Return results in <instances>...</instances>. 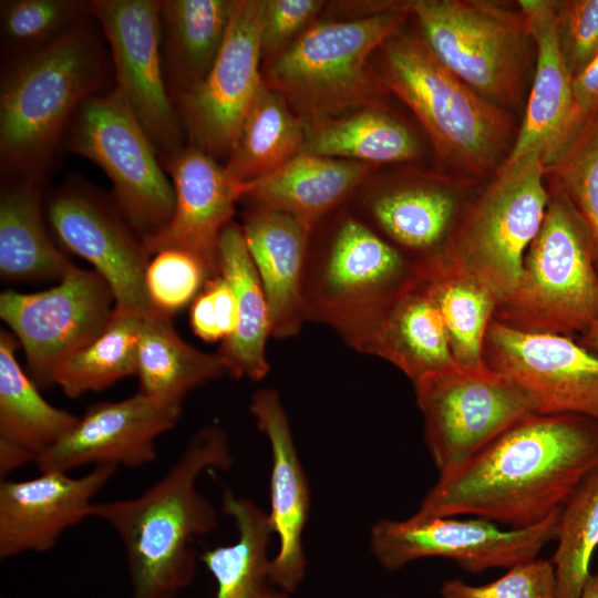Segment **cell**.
Masks as SVG:
<instances>
[{"mask_svg":"<svg viewBox=\"0 0 598 598\" xmlns=\"http://www.w3.org/2000/svg\"><path fill=\"white\" fill-rule=\"evenodd\" d=\"M598 466V421L529 414L458 468L439 475L414 515H474L511 529L561 509Z\"/></svg>","mask_w":598,"mask_h":598,"instance_id":"1","label":"cell"},{"mask_svg":"<svg viewBox=\"0 0 598 598\" xmlns=\"http://www.w3.org/2000/svg\"><path fill=\"white\" fill-rule=\"evenodd\" d=\"M231 465L226 433L206 425L142 494L93 503L90 517L106 523L123 543L131 598H175L192 584L196 556L190 544L218 522L214 505L196 486L197 478L206 470L226 471Z\"/></svg>","mask_w":598,"mask_h":598,"instance_id":"2","label":"cell"},{"mask_svg":"<svg viewBox=\"0 0 598 598\" xmlns=\"http://www.w3.org/2000/svg\"><path fill=\"white\" fill-rule=\"evenodd\" d=\"M90 17L6 69L0 87L4 177L42 178L75 111L106 91L110 64Z\"/></svg>","mask_w":598,"mask_h":598,"instance_id":"3","label":"cell"},{"mask_svg":"<svg viewBox=\"0 0 598 598\" xmlns=\"http://www.w3.org/2000/svg\"><path fill=\"white\" fill-rule=\"evenodd\" d=\"M333 218L319 237L310 233L306 318L331 327L349 347L367 353L384 313L419 268L351 212Z\"/></svg>","mask_w":598,"mask_h":598,"instance_id":"4","label":"cell"},{"mask_svg":"<svg viewBox=\"0 0 598 598\" xmlns=\"http://www.w3.org/2000/svg\"><path fill=\"white\" fill-rule=\"evenodd\" d=\"M382 49L385 85L416 115L437 154L477 176L496 172L514 145L509 113L451 72L424 39L395 33Z\"/></svg>","mask_w":598,"mask_h":598,"instance_id":"5","label":"cell"},{"mask_svg":"<svg viewBox=\"0 0 598 598\" xmlns=\"http://www.w3.org/2000/svg\"><path fill=\"white\" fill-rule=\"evenodd\" d=\"M409 12L410 2H404L369 17L313 23L271 58L264 82L291 102L306 123L362 107L375 89L369 58L398 33Z\"/></svg>","mask_w":598,"mask_h":598,"instance_id":"6","label":"cell"},{"mask_svg":"<svg viewBox=\"0 0 598 598\" xmlns=\"http://www.w3.org/2000/svg\"><path fill=\"white\" fill-rule=\"evenodd\" d=\"M549 193L518 281L494 319L529 332L584 334L598 321V266L576 213L554 186Z\"/></svg>","mask_w":598,"mask_h":598,"instance_id":"7","label":"cell"},{"mask_svg":"<svg viewBox=\"0 0 598 598\" xmlns=\"http://www.w3.org/2000/svg\"><path fill=\"white\" fill-rule=\"evenodd\" d=\"M410 12L451 72L506 111L519 105L532 39L522 11L481 0H415Z\"/></svg>","mask_w":598,"mask_h":598,"instance_id":"8","label":"cell"},{"mask_svg":"<svg viewBox=\"0 0 598 598\" xmlns=\"http://www.w3.org/2000/svg\"><path fill=\"white\" fill-rule=\"evenodd\" d=\"M546 172L536 153L504 162L437 256L478 278L498 303L514 290L542 228L550 198Z\"/></svg>","mask_w":598,"mask_h":598,"instance_id":"9","label":"cell"},{"mask_svg":"<svg viewBox=\"0 0 598 598\" xmlns=\"http://www.w3.org/2000/svg\"><path fill=\"white\" fill-rule=\"evenodd\" d=\"M64 142L105 172L117 206L142 238L169 223L175 208L173 184L155 145L115 87L79 106Z\"/></svg>","mask_w":598,"mask_h":598,"instance_id":"10","label":"cell"},{"mask_svg":"<svg viewBox=\"0 0 598 598\" xmlns=\"http://www.w3.org/2000/svg\"><path fill=\"white\" fill-rule=\"evenodd\" d=\"M114 309L105 279L74 265L48 290L0 295V317L22 347L27 373L39 389L54 385L60 365L106 329Z\"/></svg>","mask_w":598,"mask_h":598,"instance_id":"11","label":"cell"},{"mask_svg":"<svg viewBox=\"0 0 598 598\" xmlns=\"http://www.w3.org/2000/svg\"><path fill=\"white\" fill-rule=\"evenodd\" d=\"M413 384L426 445L440 475L458 468L535 413L524 393L492 370H447Z\"/></svg>","mask_w":598,"mask_h":598,"instance_id":"12","label":"cell"},{"mask_svg":"<svg viewBox=\"0 0 598 598\" xmlns=\"http://www.w3.org/2000/svg\"><path fill=\"white\" fill-rule=\"evenodd\" d=\"M560 509L537 525L502 529L481 518L455 516L380 519L370 532V548L378 563L394 571L422 558L453 560L470 573L513 568L537 558L556 539Z\"/></svg>","mask_w":598,"mask_h":598,"instance_id":"13","label":"cell"},{"mask_svg":"<svg viewBox=\"0 0 598 598\" xmlns=\"http://www.w3.org/2000/svg\"><path fill=\"white\" fill-rule=\"evenodd\" d=\"M264 0H238L206 76L174 100L189 144L214 158L230 154L264 85L260 62Z\"/></svg>","mask_w":598,"mask_h":598,"instance_id":"14","label":"cell"},{"mask_svg":"<svg viewBox=\"0 0 598 598\" xmlns=\"http://www.w3.org/2000/svg\"><path fill=\"white\" fill-rule=\"evenodd\" d=\"M47 223L69 251L93 265L111 287L116 315L153 312L145 274L151 252L116 202L79 182H68L50 196Z\"/></svg>","mask_w":598,"mask_h":598,"instance_id":"15","label":"cell"},{"mask_svg":"<svg viewBox=\"0 0 598 598\" xmlns=\"http://www.w3.org/2000/svg\"><path fill=\"white\" fill-rule=\"evenodd\" d=\"M484 360L524 393L535 413L598 421V355L570 337L524 331L493 319Z\"/></svg>","mask_w":598,"mask_h":598,"instance_id":"16","label":"cell"},{"mask_svg":"<svg viewBox=\"0 0 598 598\" xmlns=\"http://www.w3.org/2000/svg\"><path fill=\"white\" fill-rule=\"evenodd\" d=\"M109 43L116 85L159 155L185 136L169 95L161 49L159 0H93Z\"/></svg>","mask_w":598,"mask_h":598,"instance_id":"17","label":"cell"},{"mask_svg":"<svg viewBox=\"0 0 598 598\" xmlns=\"http://www.w3.org/2000/svg\"><path fill=\"white\" fill-rule=\"evenodd\" d=\"M174 187L175 208L169 223L143 238L151 255L179 249L202 259L213 277L218 272L217 247L224 228L233 223L243 184L235 182L216 158L188 144L159 155Z\"/></svg>","mask_w":598,"mask_h":598,"instance_id":"18","label":"cell"},{"mask_svg":"<svg viewBox=\"0 0 598 598\" xmlns=\"http://www.w3.org/2000/svg\"><path fill=\"white\" fill-rule=\"evenodd\" d=\"M178 417L138 391L121 401H101L89 406L35 465L40 472L63 473L86 465L140 468L156 460V440Z\"/></svg>","mask_w":598,"mask_h":598,"instance_id":"19","label":"cell"},{"mask_svg":"<svg viewBox=\"0 0 598 598\" xmlns=\"http://www.w3.org/2000/svg\"><path fill=\"white\" fill-rule=\"evenodd\" d=\"M536 48L533 85L523 123L505 162L536 153L550 167L575 140L586 121L578 114L573 73L561 49L556 1H518Z\"/></svg>","mask_w":598,"mask_h":598,"instance_id":"20","label":"cell"},{"mask_svg":"<svg viewBox=\"0 0 598 598\" xmlns=\"http://www.w3.org/2000/svg\"><path fill=\"white\" fill-rule=\"evenodd\" d=\"M116 471L101 465L79 477L40 472L31 480L1 481L0 558L51 549L68 528L90 517L94 496Z\"/></svg>","mask_w":598,"mask_h":598,"instance_id":"21","label":"cell"},{"mask_svg":"<svg viewBox=\"0 0 598 598\" xmlns=\"http://www.w3.org/2000/svg\"><path fill=\"white\" fill-rule=\"evenodd\" d=\"M258 429L271 450L269 523L279 547L270 564L272 582L292 594L306 576L302 533L308 519L310 494L287 412L278 392H255L249 405Z\"/></svg>","mask_w":598,"mask_h":598,"instance_id":"22","label":"cell"},{"mask_svg":"<svg viewBox=\"0 0 598 598\" xmlns=\"http://www.w3.org/2000/svg\"><path fill=\"white\" fill-rule=\"evenodd\" d=\"M241 230L267 297L271 336H296L307 322L302 287L310 231L291 216L255 203L243 216Z\"/></svg>","mask_w":598,"mask_h":598,"instance_id":"23","label":"cell"},{"mask_svg":"<svg viewBox=\"0 0 598 598\" xmlns=\"http://www.w3.org/2000/svg\"><path fill=\"white\" fill-rule=\"evenodd\" d=\"M19 342L0 331V473L2 476L34 462L78 423L79 416L43 399L40 389L20 367Z\"/></svg>","mask_w":598,"mask_h":598,"instance_id":"24","label":"cell"},{"mask_svg":"<svg viewBox=\"0 0 598 598\" xmlns=\"http://www.w3.org/2000/svg\"><path fill=\"white\" fill-rule=\"evenodd\" d=\"M362 162L299 153L278 169L243 185V198L285 213L308 231L338 210L370 172Z\"/></svg>","mask_w":598,"mask_h":598,"instance_id":"25","label":"cell"},{"mask_svg":"<svg viewBox=\"0 0 598 598\" xmlns=\"http://www.w3.org/2000/svg\"><path fill=\"white\" fill-rule=\"evenodd\" d=\"M367 354L385 359L413 383L457 365L440 309L420 272L384 313Z\"/></svg>","mask_w":598,"mask_h":598,"instance_id":"26","label":"cell"},{"mask_svg":"<svg viewBox=\"0 0 598 598\" xmlns=\"http://www.w3.org/2000/svg\"><path fill=\"white\" fill-rule=\"evenodd\" d=\"M360 219L415 266L434 259L451 234L455 198L431 186H406L361 195Z\"/></svg>","mask_w":598,"mask_h":598,"instance_id":"27","label":"cell"},{"mask_svg":"<svg viewBox=\"0 0 598 598\" xmlns=\"http://www.w3.org/2000/svg\"><path fill=\"white\" fill-rule=\"evenodd\" d=\"M218 272L233 288L238 303L236 331L221 341L217 357L236 379L259 381L269 372L266 343L271 334L267 297L249 254L241 227L227 225L217 247Z\"/></svg>","mask_w":598,"mask_h":598,"instance_id":"28","label":"cell"},{"mask_svg":"<svg viewBox=\"0 0 598 598\" xmlns=\"http://www.w3.org/2000/svg\"><path fill=\"white\" fill-rule=\"evenodd\" d=\"M41 178L4 177L0 192V275L7 282L60 280L73 265L49 236Z\"/></svg>","mask_w":598,"mask_h":598,"instance_id":"29","label":"cell"},{"mask_svg":"<svg viewBox=\"0 0 598 598\" xmlns=\"http://www.w3.org/2000/svg\"><path fill=\"white\" fill-rule=\"evenodd\" d=\"M238 0H159L161 49L173 100L208 73Z\"/></svg>","mask_w":598,"mask_h":598,"instance_id":"30","label":"cell"},{"mask_svg":"<svg viewBox=\"0 0 598 598\" xmlns=\"http://www.w3.org/2000/svg\"><path fill=\"white\" fill-rule=\"evenodd\" d=\"M226 372L217 354L185 342L172 326V318L158 312L142 317L138 340V392L176 414L186 395Z\"/></svg>","mask_w":598,"mask_h":598,"instance_id":"31","label":"cell"},{"mask_svg":"<svg viewBox=\"0 0 598 598\" xmlns=\"http://www.w3.org/2000/svg\"><path fill=\"white\" fill-rule=\"evenodd\" d=\"M223 512L234 520L238 536L235 543L208 549L202 557L216 582L215 598H290L270 578L268 513L229 491L223 495Z\"/></svg>","mask_w":598,"mask_h":598,"instance_id":"32","label":"cell"},{"mask_svg":"<svg viewBox=\"0 0 598 598\" xmlns=\"http://www.w3.org/2000/svg\"><path fill=\"white\" fill-rule=\"evenodd\" d=\"M445 323L457 365L473 372L491 371L484 341L498 300L478 278L436 257L419 266Z\"/></svg>","mask_w":598,"mask_h":598,"instance_id":"33","label":"cell"},{"mask_svg":"<svg viewBox=\"0 0 598 598\" xmlns=\"http://www.w3.org/2000/svg\"><path fill=\"white\" fill-rule=\"evenodd\" d=\"M287 102L264 82L224 166L235 182L244 185L265 177L301 152L307 123Z\"/></svg>","mask_w":598,"mask_h":598,"instance_id":"34","label":"cell"},{"mask_svg":"<svg viewBox=\"0 0 598 598\" xmlns=\"http://www.w3.org/2000/svg\"><path fill=\"white\" fill-rule=\"evenodd\" d=\"M414 134L392 116L371 109L307 123L300 153L355 161L389 163L417 156Z\"/></svg>","mask_w":598,"mask_h":598,"instance_id":"35","label":"cell"},{"mask_svg":"<svg viewBox=\"0 0 598 598\" xmlns=\"http://www.w3.org/2000/svg\"><path fill=\"white\" fill-rule=\"evenodd\" d=\"M142 317L114 313L100 336L60 365L54 385L66 396L75 399L104 390L125 377L136 375Z\"/></svg>","mask_w":598,"mask_h":598,"instance_id":"36","label":"cell"},{"mask_svg":"<svg viewBox=\"0 0 598 598\" xmlns=\"http://www.w3.org/2000/svg\"><path fill=\"white\" fill-rule=\"evenodd\" d=\"M555 568L557 598H579L598 546V466L576 487L560 509Z\"/></svg>","mask_w":598,"mask_h":598,"instance_id":"37","label":"cell"},{"mask_svg":"<svg viewBox=\"0 0 598 598\" xmlns=\"http://www.w3.org/2000/svg\"><path fill=\"white\" fill-rule=\"evenodd\" d=\"M91 13L92 1H1L2 49L11 60L32 53L59 40Z\"/></svg>","mask_w":598,"mask_h":598,"instance_id":"38","label":"cell"},{"mask_svg":"<svg viewBox=\"0 0 598 598\" xmlns=\"http://www.w3.org/2000/svg\"><path fill=\"white\" fill-rule=\"evenodd\" d=\"M554 187L581 221L598 266V114L590 116L561 156L548 167Z\"/></svg>","mask_w":598,"mask_h":598,"instance_id":"39","label":"cell"},{"mask_svg":"<svg viewBox=\"0 0 598 598\" xmlns=\"http://www.w3.org/2000/svg\"><path fill=\"white\" fill-rule=\"evenodd\" d=\"M209 278L213 276L207 266L190 252L179 249L156 252L145 274L153 310L172 318L193 302Z\"/></svg>","mask_w":598,"mask_h":598,"instance_id":"40","label":"cell"},{"mask_svg":"<svg viewBox=\"0 0 598 598\" xmlns=\"http://www.w3.org/2000/svg\"><path fill=\"white\" fill-rule=\"evenodd\" d=\"M440 594L442 598H557L555 568L550 560L535 558L480 586L448 579Z\"/></svg>","mask_w":598,"mask_h":598,"instance_id":"41","label":"cell"},{"mask_svg":"<svg viewBox=\"0 0 598 598\" xmlns=\"http://www.w3.org/2000/svg\"><path fill=\"white\" fill-rule=\"evenodd\" d=\"M560 44L575 75L598 52V0L556 1Z\"/></svg>","mask_w":598,"mask_h":598,"instance_id":"42","label":"cell"},{"mask_svg":"<svg viewBox=\"0 0 598 598\" xmlns=\"http://www.w3.org/2000/svg\"><path fill=\"white\" fill-rule=\"evenodd\" d=\"M190 327L204 341L225 340L237 329L238 303L228 281L218 274L209 278L190 303Z\"/></svg>","mask_w":598,"mask_h":598,"instance_id":"43","label":"cell"},{"mask_svg":"<svg viewBox=\"0 0 598 598\" xmlns=\"http://www.w3.org/2000/svg\"><path fill=\"white\" fill-rule=\"evenodd\" d=\"M322 7L319 0H264L262 56L274 58L285 50L311 25Z\"/></svg>","mask_w":598,"mask_h":598,"instance_id":"44","label":"cell"},{"mask_svg":"<svg viewBox=\"0 0 598 598\" xmlns=\"http://www.w3.org/2000/svg\"><path fill=\"white\" fill-rule=\"evenodd\" d=\"M575 106L584 121L598 114V52L573 78Z\"/></svg>","mask_w":598,"mask_h":598,"instance_id":"45","label":"cell"},{"mask_svg":"<svg viewBox=\"0 0 598 598\" xmlns=\"http://www.w3.org/2000/svg\"><path fill=\"white\" fill-rule=\"evenodd\" d=\"M579 343L598 355V321L581 334Z\"/></svg>","mask_w":598,"mask_h":598,"instance_id":"46","label":"cell"},{"mask_svg":"<svg viewBox=\"0 0 598 598\" xmlns=\"http://www.w3.org/2000/svg\"><path fill=\"white\" fill-rule=\"evenodd\" d=\"M579 598H598V573L590 574L586 580Z\"/></svg>","mask_w":598,"mask_h":598,"instance_id":"47","label":"cell"}]
</instances>
